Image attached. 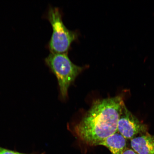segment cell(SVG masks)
I'll use <instances>...</instances> for the list:
<instances>
[{"label":"cell","mask_w":154,"mask_h":154,"mask_svg":"<svg viewBox=\"0 0 154 154\" xmlns=\"http://www.w3.org/2000/svg\"><path fill=\"white\" fill-rule=\"evenodd\" d=\"M124 104L120 96L96 100L74 127L75 135L88 146H99L106 138L117 132Z\"/></svg>","instance_id":"obj_1"},{"label":"cell","mask_w":154,"mask_h":154,"mask_svg":"<svg viewBox=\"0 0 154 154\" xmlns=\"http://www.w3.org/2000/svg\"><path fill=\"white\" fill-rule=\"evenodd\" d=\"M45 61L56 76L61 95L65 99L69 86L85 67L73 63L67 53H51L45 59Z\"/></svg>","instance_id":"obj_2"},{"label":"cell","mask_w":154,"mask_h":154,"mask_svg":"<svg viewBox=\"0 0 154 154\" xmlns=\"http://www.w3.org/2000/svg\"><path fill=\"white\" fill-rule=\"evenodd\" d=\"M61 14L58 7H50L46 16L53 30L48 43L52 53H67L71 44L78 38L77 32L69 30L65 26Z\"/></svg>","instance_id":"obj_3"},{"label":"cell","mask_w":154,"mask_h":154,"mask_svg":"<svg viewBox=\"0 0 154 154\" xmlns=\"http://www.w3.org/2000/svg\"><path fill=\"white\" fill-rule=\"evenodd\" d=\"M117 132L126 140H131L137 135L148 132V128L128 110L124 104L118 121Z\"/></svg>","instance_id":"obj_4"},{"label":"cell","mask_w":154,"mask_h":154,"mask_svg":"<svg viewBox=\"0 0 154 154\" xmlns=\"http://www.w3.org/2000/svg\"><path fill=\"white\" fill-rule=\"evenodd\" d=\"M132 149L138 154H154V136L147 132L131 140Z\"/></svg>","instance_id":"obj_5"},{"label":"cell","mask_w":154,"mask_h":154,"mask_svg":"<svg viewBox=\"0 0 154 154\" xmlns=\"http://www.w3.org/2000/svg\"><path fill=\"white\" fill-rule=\"evenodd\" d=\"M126 138L117 132L106 138L99 145L107 147L112 154H122L126 149Z\"/></svg>","instance_id":"obj_6"},{"label":"cell","mask_w":154,"mask_h":154,"mask_svg":"<svg viewBox=\"0 0 154 154\" xmlns=\"http://www.w3.org/2000/svg\"><path fill=\"white\" fill-rule=\"evenodd\" d=\"M0 154H27L18 152L0 147Z\"/></svg>","instance_id":"obj_7"},{"label":"cell","mask_w":154,"mask_h":154,"mask_svg":"<svg viewBox=\"0 0 154 154\" xmlns=\"http://www.w3.org/2000/svg\"><path fill=\"white\" fill-rule=\"evenodd\" d=\"M122 154H138L134 151V150L129 149V148H126L124 153Z\"/></svg>","instance_id":"obj_8"}]
</instances>
